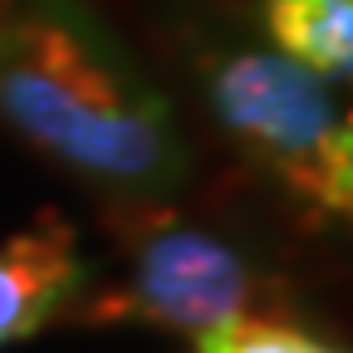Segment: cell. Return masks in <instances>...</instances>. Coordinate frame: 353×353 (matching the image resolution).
<instances>
[{"label":"cell","instance_id":"obj_1","mask_svg":"<svg viewBox=\"0 0 353 353\" xmlns=\"http://www.w3.org/2000/svg\"><path fill=\"white\" fill-rule=\"evenodd\" d=\"M0 123L123 206L187 176L167 99L83 0H0Z\"/></svg>","mask_w":353,"mask_h":353},{"label":"cell","instance_id":"obj_2","mask_svg":"<svg viewBox=\"0 0 353 353\" xmlns=\"http://www.w3.org/2000/svg\"><path fill=\"white\" fill-rule=\"evenodd\" d=\"M206 99L236 148L324 216L353 206V123L334 83L280 50H226L206 64Z\"/></svg>","mask_w":353,"mask_h":353},{"label":"cell","instance_id":"obj_3","mask_svg":"<svg viewBox=\"0 0 353 353\" xmlns=\"http://www.w3.org/2000/svg\"><path fill=\"white\" fill-rule=\"evenodd\" d=\"M255 290V265L231 241L167 211H148V201H132L123 226V270L108 290L83 294L74 319L143 324L187 334L196 343L236 319H250Z\"/></svg>","mask_w":353,"mask_h":353},{"label":"cell","instance_id":"obj_4","mask_svg":"<svg viewBox=\"0 0 353 353\" xmlns=\"http://www.w3.org/2000/svg\"><path fill=\"white\" fill-rule=\"evenodd\" d=\"M94 285L79 236L64 216L44 211L25 231L0 241V348L34 339L54 319H69Z\"/></svg>","mask_w":353,"mask_h":353},{"label":"cell","instance_id":"obj_5","mask_svg":"<svg viewBox=\"0 0 353 353\" xmlns=\"http://www.w3.org/2000/svg\"><path fill=\"white\" fill-rule=\"evenodd\" d=\"M270 50L329 83L353 74V0H260Z\"/></svg>","mask_w":353,"mask_h":353},{"label":"cell","instance_id":"obj_6","mask_svg":"<svg viewBox=\"0 0 353 353\" xmlns=\"http://www.w3.org/2000/svg\"><path fill=\"white\" fill-rule=\"evenodd\" d=\"M196 353H339L334 343L304 334L294 324H280V319H236L226 329H216L206 339H196Z\"/></svg>","mask_w":353,"mask_h":353}]
</instances>
